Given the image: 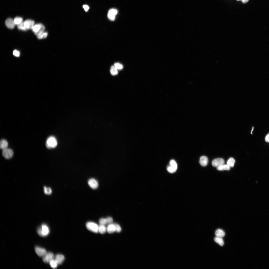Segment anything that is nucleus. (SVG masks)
I'll list each match as a JSON object with an SVG mask.
<instances>
[{
    "mask_svg": "<svg viewBox=\"0 0 269 269\" xmlns=\"http://www.w3.org/2000/svg\"><path fill=\"white\" fill-rule=\"evenodd\" d=\"M57 144V142L54 137H51L47 139L46 144V146L49 148L56 147Z\"/></svg>",
    "mask_w": 269,
    "mask_h": 269,
    "instance_id": "nucleus-2",
    "label": "nucleus"
},
{
    "mask_svg": "<svg viewBox=\"0 0 269 269\" xmlns=\"http://www.w3.org/2000/svg\"><path fill=\"white\" fill-rule=\"evenodd\" d=\"M5 24L8 28L11 29H14L15 25L14 20L11 18H9L6 20L5 21Z\"/></svg>",
    "mask_w": 269,
    "mask_h": 269,
    "instance_id": "nucleus-11",
    "label": "nucleus"
},
{
    "mask_svg": "<svg viewBox=\"0 0 269 269\" xmlns=\"http://www.w3.org/2000/svg\"><path fill=\"white\" fill-rule=\"evenodd\" d=\"M86 226L90 231L96 233L98 232L99 226L96 223L92 222H88L86 223Z\"/></svg>",
    "mask_w": 269,
    "mask_h": 269,
    "instance_id": "nucleus-3",
    "label": "nucleus"
},
{
    "mask_svg": "<svg viewBox=\"0 0 269 269\" xmlns=\"http://www.w3.org/2000/svg\"><path fill=\"white\" fill-rule=\"evenodd\" d=\"M88 184L90 187L93 189H97L99 185L97 181L94 178L89 179L88 181Z\"/></svg>",
    "mask_w": 269,
    "mask_h": 269,
    "instance_id": "nucleus-10",
    "label": "nucleus"
},
{
    "mask_svg": "<svg viewBox=\"0 0 269 269\" xmlns=\"http://www.w3.org/2000/svg\"><path fill=\"white\" fill-rule=\"evenodd\" d=\"M41 28V23L35 25L34 26L32 30L35 34L38 32L39 30H40Z\"/></svg>",
    "mask_w": 269,
    "mask_h": 269,
    "instance_id": "nucleus-24",
    "label": "nucleus"
},
{
    "mask_svg": "<svg viewBox=\"0 0 269 269\" xmlns=\"http://www.w3.org/2000/svg\"><path fill=\"white\" fill-rule=\"evenodd\" d=\"M35 250L36 254L39 257H43L47 253L45 249L40 247H36Z\"/></svg>",
    "mask_w": 269,
    "mask_h": 269,
    "instance_id": "nucleus-7",
    "label": "nucleus"
},
{
    "mask_svg": "<svg viewBox=\"0 0 269 269\" xmlns=\"http://www.w3.org/2000/svg\"><path fill=\"white\" fill-rule=\"evenodd\" d=\"M8 146V143L6 140L3 139L1 140L0 143V148L1 149L4 150L7 148Z\"/></svg>",
    "mask_w": 269,
    "mask_h": 269,
    "instance_id": "nucleus-18",
    "label": "nucleus"
},
{
    "mask_svg": "<svg viewBox=\"0 0 269 269\" xmlns=\"http://www.w3.org/2000/svg\"><path fill=\"white\" fill-rule=\"evenodd\" d=\"M37 232L39 235L42 237H45L48 235L50 231L48 226L46 224H43L41 227L38 228Z\"/></svg>",
    "mask_w": 269,
    "mask_h": 269,
    "instance_id": "nucleus-1",
    "label": "nucleus"
},
{
    "mask_svg": "<svg viewBox=\"0 0 269 269\" xmlns=\"http://www.w3.org/2000/svg\"><path fill=\"white\" fill-rule=\"evenodd\" d=\"M13 54L14 56L17 57H19L20 55V53L19 52L16 50H14L13 51Z\"/></svg>",
    "mask_w": 269,
    "mask_h": 269,
    "instance_id": "nucleus-33",
    "label": "nucleus"
},
{
    "mask_svg": "<svg viewBox=\"0 0 269 269\" xmlns=\"http://www.w3.org/2000/svg\"><path fill=\"white\" fill-rule=\"evenodd\" d=\"M118 13L117 10L115 9H113L110 10L108 14V17L110 20L113 21L115 19V16Z\"/></svg>",
    "mask_w": 269,
    "mask_h": 269,
    "instance_id": "nucleus-9",
    "label": "nucleus"
},
{
    "mask_svg": "<svg viewBox=\"0 0 269 269\" xmlns=\"http://www.w3.org/2000/svg\"><path fill=\"white\" fill-rule=\"evenodd\" d=\"M237 1H241L242 3L243 4H246L248 3L249 1V0H236Z\"/></svg>",
    "mask_w": 269,
    "mask_h": 269,
    "instance_id": "nucleus-36",
    "label": "nucleus"
},
{
    "mask_svg": "<svg viewBox=\"0 0 269 269\" xmlns=\"http://www.w3.org/2000/svg\"><path fill=\"white\" fill-rule=\"evenodd\" d=\"M48 35V33L46 32H43L37 36V37L39 39L45 38H46Z\"/></svg>",
    "mask_w": 269,
    "mask_h": 269,
    "instance_id": "nucleus-28",
    "label": "nucleus"
},
{
    "mask_svg": "<svg viewBox=\"0 0 269 269\" xmlns=\"http://www.w3.org/2000/svg\"><path fill=\"white\" fill-rule=\"evenodd\" d=\"M116 228V232L118 233L120 232L121 231V228L120 226L117 224H114Z\"/></svg>",
    "mask_w": 269,
    "mask_h": 269,
    "instance_id": "nucleus-32",
    "label": "nucleus"
},
{
    "mask_svg": "<svg viewBox=\"0 0 269 269\" xmlns=\"http://www.w3.org/2000/svg\"><path fill=\"white\" fill-rule=\"evenodd\" d=\"M265 140L267 143H269V133L266 136Z\"/></svg>",
    "mask_w": 269,
    "mask_h": 269,
    "instance_id": "nucleus-35",
    "label": "nucleus"
},
{
    "mask_svg": "<svg viewBox=\"0 0 269 269\" xmlns=\"http://www.w3.org/2000/svg\"><path fill=\"white\" fill-rule=\"evenodd\" d=\"M55 257L53 253L51 252L47 253L43 257V262L45 263H49L52 260L54 259Z\"/></svg>",
    "mask_w": 269,
    "mask_h": 269,
    "instance_id": "nucleus-6",
    "label": "nucleus"
},
{
    "mask_svg": "<svg viewBox=\"0 0 269 269\" xmlns=\"http://www.w3.org/2000/svg\"><path fill=\"white\" fill-rule=\"evenodd\" d=\"M235 162L234 159L233 158H231L227 161V164L231 168L233 167H234Z\"/></svg>",
    "mask_w": 269,
    "mask_h": 269,
    "instance_id": "nucleus-22",
    "label": "nucleus"
},
{
    "mask_svg": "<svg viewBox=\"0 0 269 269\" xmlns=\"http://www.w3.org/2000/svg\"><path fill=\"white\" fill-rule=\"evenodd\" d=\"M65 257L64 255L61 254H58L55 257L54 260L57 264H61L65 259Z\"/></svg>",
    "mask_w": 269,
    "mask_h": 269,
    "instance_id": "nucleus-13",
    "label": "nucleus"
},
{
    "mask_svg": "<svg viewBox=\"0 0 269 269\" xmlns=\"http://www.w3.org/2000/svg\"><path fill=\"white\" fill-rule=\"evenodd\" d=\"M2 154L5 159H9L13 156V152L11 149L7 148L3 150Z\"/></svg>",
    "mask_w": 269,
    "mask_h": 269,
    "instance_id": "nucleus-5",
    "label": "nucleus"
},
{
    "mask_svg": "<svg viewBox=\"0 0 269 269\" xmlns=\"http://www.w3.org/2000/svg\"><path fill=\"white\" fill-rule=\"evenodd\" d=\"M254 127H253V128H252V131H251V134H252V131L253 130H254Z\"/></svg>",
    "mask_w": 269,
    "mask_h": 269,
    "instance_id": "nucleus-37",
    "label": "nucleus"
},
{
    "mask_svg": "<svg viewBox=\"0 0 269 269\" xmlns=\"http://www.w3.org/2000/svg\"><path fill=\"white\" fill-rule=\"evenodd\" d=\"M231 167L227 164H223L219 167L217 168L218 170L220 171H222L224 170H229L230 169Z\"/></svg>",
    "mask_w": 269,
    "mask_h": 269,
    "instance_id": "nucleus-19",
    "label": "nucleus"
},
{
    "mask_svg": "<svg viewBox=\"0 0 269 269\" xmlns=\"http://www.w3.org/2000/svg\"><path fill=\"white\" fill-rule=\"evenodd\" d=\"M107 231V229L105 225H100L99 226L98 232L101 234L105 233Z\"/></svg>",
    "mask_w": 269,
    "mask_h": 269,
    "instance_id": "nucleus-20",
    "label": "nucleus"
},
{
    "mask_svg": "<svg viewBox=\"0 0 269 269\" xmlns=\"http://www.w3.org/2000/svg\"><path fill=\"white\" fill-rule=\"evenodd\" d=\"M23 19L22 18L17 17L15 18L14 20L15 25H18L23 22Z\"/></svg>",
    "mask_w": 269,
    "mask_h": 269,
    "instance_id": "nucleus-23",
    "label": "nucleus"
},
{
    "mask_svg": "<svg viewBox=\"0 0 269 269\" xmlns=\"http://www.w3.org/2000/svg\"><path fill=\"white\" fill-rule=\"evenodd\" d=\"M17 28L18 29L20 30L23 31H26L27 30L25 26L24 22H22L20 24L18 25Z\"/></svg>",
    "mask_w": 269,
    "mask_h": 269,
    "instance_id": "nucleus-27",
    "label": "nucleus"
},
{
    "mask_svg": "<svg viewBox=\"0 0 269 269\" xmlns=\"http://www.w3.org/2000/svg\"><path fill=\"white\" fill-rule=\"evenodd\" d=\"M113 218L110 217L107 218H101L100 219L99 222L100 224L105 225L106 224L111 223L113 221Z\"/></svg>",
    "mask_w": 269,
    "mask_h": 269,
    "instance_id": "nucleus-12",
    "label": "nucleus"
},
{
    "mask_svg": "<svg viewBox=\"0 0 269 269\" xmlns=\"http://www.w3.org/2000/svg\"><path fill=\"white\" fill-rule=\"evenodd\" d=\"M106 229L107 231L109 233H112L116 232V228L114 224H109Z\"/></svg>",
    "mask_w": 269,
    "mask_h": 269,
    "instance_id": "nucleus-16",
    "label": "nucleus"
},
{
    "mask_svg": "<svg viewBox=\"0 0 269 269\" xmlns=\"http://www.w3.org/2000/svg\"><path fill=\"white\" fill-rule=\"evenodd\" d=\"M117 70L114 66H112L111 67L110 71L111 74L113 75H117L118 73Z\"/></svg>",
    "mask_w": 269,
    "mask_h": 269,
    "instance_id": "nucleus-25",
    "label": "nucleus"
},
{
    "mask_svg": "<svg viewBox=\"0 0 269 269\" xmlns=\"http://www.w3.org/2000/svg\"><path fill=\"white\" fill-rule=\"evenodd\" d=\"M25 26L27 30L32 29L35 25V22L31 20H27L24 21Z\"/></svg>",
    "mask_w": 269,
    "mask_h": 269,
    "instance_id": "nucleus-14",
    "label": "nucleus"
},
{
    "mask_svg": "<svg viewBox=\"0 0 269 269\" xmlns=\"http://www.w3.org/2000/svg\"><path fill=\"white\" fill-rule=\"evenodd\" d=\"M208 163V159L206 156H203L200 158V163L203 167H205L206 166Z\"/></svg>",
    "mask_w": 269,
    "mask_h": 269,
    "instance_id": "nucleus-15",
    "label": "nucleus"
},
{
    "mask_svg": "<svg viewBox=\"0 0 269 269\" xmlns=\"http://www.w3.org/2000/svg\"><path fill=\"white\" fill-rule=\"evenodd\" d=\"M49 263L51 267L53 268H57L58 265L54 259L51 260Z\"/></svg>",
    "mask_w": 269,
    "mask_h": 269,
    "instance_id": "nucleus-30",
    "label": "nucleus"
},
{
    "mask_svg": "<svg viewBox=\"0 0 269 269\" xmlns=\"http://www.w3.org/2000/svg\"><path fill=\"white\" fill-rule=\"evenodd\" d=\"M225 161L222 158H217L213 160L212 162V165L215 167L218 168L219 166L224 164Z\"/></svg>",
    "mask_w": 269,
    "mask_h": 269,
    "instance_id": "nucleus-8",
    "label": "nucleus"
},
{
    "mask_svg": "<svg viewBox=\"0 0 269 269\" xmlns=\"http://www.w3.org/2000/svg\"><path fill=\"white\" fill-rule=\"evenodd\" d=\"M83 7L85 10L86 12L88 11L89 9V6L87 5H83Z\"/></svg>",
    "mask_w": 269,
    "mask_h": 269,
    "instance_id": "nucleus-34",
    "label": "nucleus"
},
{
    "mask_svg": "<svg viewBox=\"0 0 269 269\" xmlns=\"http://www.w3.org/2000/svg\"><path fill=\"white\" fill-rule=\"evenodd\" d=\"M215 234L216 237L223 238L225 236V233L222 229H218L216 231Z\"/></svg>",
    "mask_w": 269,
    "mask_h": 269,
    "instance_id": "nucleus-17",
    "label": "nucleus"
},
{
    "mask_svg": "<svg viewBox=\"0 0 269 269\" xmlns=\"http://www.w3.org/2000/svg\"><path fill=\"white\" fill-rule=\"evenodd\" d=\"M177 165L176 162L174 160H171L170 162V165L167 168L168 171L170 173L175 172L177 169Z\"/></svg>",
    "mask_w": 269,
    "mask_h": 269,
    "instance_id": "nucleus-4",
    "label": "nucleus"
},
{
    "mask_svg": "<svg viewBox=\"0 0 269 269\" xmlns=\"http://www.w3.org/2000/svg\"><path fill=\"white\" fill-rule=\"evenodd\" d=\"M215 241L220 246H222L224 245V243L223 239L222 238L216 237L215 238Z\"/></svg>",
    "mask_w": 269,
    "mask_h": 269,
    "instance_id": "nucleus-21",
    "label": "nucleus"
},
{
    "mask_svg": "<svg viewBox=\"0 0 269 269\" xmlns=\"http://www.w3.org/2000/svg\"><path fill=\"white\" fill-rule=\"evenodd\" d=\"M44 192L45 194L47 195H50L52 193V190L50 187H44Z\"/></svg>",
    "mask_w": 269,
    "mask_h": 269,
    "instance_id": "nucleus-26",
    "label": "nucleus"
},
{
    "mask_svg": "<svg viewBox=\"0 0 269 269\" xmlns=\"http://www.w3.org/2000/svg\"><path fill=\"white\" fill-rule=\"evenodd\" d=\"M114 66L117 70H121L123 68V66L119 63H115Z\"/></svg>",
    "mask_w": 269,
    "mask_h": 269,
    "instance_id": "nucleus-31",
    "label": "nucleus"
},
{
    "mask_svg": "<svg viewBox=\"0 0 269 269\" xmlns=\"http://www.w3.org/2000/svg\"><path fill=\"white\" fill-rule=\"evenodd\" d=\"M41 28L40 30H39L38 32L35 34L36 36H37L44 32V31L45 30V28L43 24H42L41 23Z\"/></svg>",
    "mask_w": 269,
    "mask_h": 269,
    "instance_id": "nucleus-29",
    "label": "nucleus"
}]
</instances>
